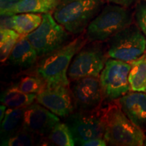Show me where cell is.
Listing matches in <instances>:
<instances>
[{"mask_svg":"<svg viewBox=\"0 0 146 146\" xmlns=\"http://www.w3.org/2000/svg\"><path fill=\"white\" fill-rule=\"evenodd\" d=\"M88 42L85 36L80 35L54 52L41 57L36 73L47 83V87L70 85L68 70L71 62L81 49Z\"/></svg>","mask_w":146,"mask_h":146,"instance_id":"cell-1","label":"cell"},{"mask_svg":"<svg viewBox=\"0 0 146 146\" xmlns=\"http://www.w3.org/2000/svg\"><path fill=\"white\" fill-rule=\"evenodd\" d=\"M104 134L107 143L116 146L144 145V131L127 117L117 102H111L104 110Z\"/></svg>","mask_w":146,"mask_h":146,"instance_id":"cell-2","label":"cell"},{"mask_svg":"<svg viewBox=\"0 0 146 146\" xmlns=\"http://www.w3.org/2000/svg\"><path fill=\"white\" fill-rule=\"evenodd\" d=\"M103 0H60L53 17L71 35H80L100 13Z\"/></svg>","mask_w":146,"mask_h":146,"instance_id":"cell-3","label":"cell"},{"mask_svg":"<svg viewBox=\"0 0 146 146\" xmlns=\"http://www.w3.org/2000/svg\"><path fill=\"white\" fill-rule=\"evenodd\" d=\"M133 19L128 8L108 3L89 23L85 36L88 42L103 43L131 25Z\"/></svg>","mask_w":146,"mask_h":146,"instance_id":"cell-4","label":"cell"},{"mask_svg":"<svg viewBox=\"0 0 146 146\" xmlns=\"http://www.w3.org/2000/svg\"><path fill=\"white\" fill-rule=\"evenodd\" d=\"M146 52V37L136 24L123 29L107 41L106 53L110 58L131 63Z\"/></svg>","mask_w":146,"mask_h":146,"instance_id":"cell-5","label":"cell"},{"mask_svg":"<svg viewBox=\"0 0 146 146\" xmlns=\"http://www.w3.org/2000/svg\"><path fill=\"white\" fill-rule=\"evenodd\" d=\"M109 58L101 42H87L76 53L68 70L70 81L88 76L100 77Z\"/></svg>","mask_w":146,"mask_h":146,"instance_id":"cell-6","label":"cell"},{"mask_svg":"<svg viewBox=\"0 0 146 146\" xmlns=\"http://www.w3.org/2000/svg\"><path fill=\"white\" fill-rule=\"evenodd\" d=\"M42 16L43 20L39 27L25 35L39 58L68 43L71 35L56 21L50 13L43 14Z\"/></svg>","mask_w":146,"mask_h":146,"instance_id":"cell-7","label":"cell"},{"mask_svg":"<svg viewBox=\"0 0 146 146\" xmlns=\"http://www.w3.org/2000/svg\"><path fill=\"white\" fill-rule=\"evenodd\" d=\"M131 63L108 58L100 75L104 101H116L131 91L129 76Z\"/></svg>","mask_w":146,"mask_h":146,"instance_id":"cell-8","label":"cell"},{"mask_svg":"<svg viewBox=\"0 0 146 146\" xmlns=\"http://www.w3.org/2000/svg\"><path fill=\"white\" fill-rule=\"evenodd\" d=\"M104 110H76L66 118L65 123L70 128L75 144L81 145L91 139L104 138Z\"/></svg>","mask_w":146,"mask_h":146,"instance_id":"cell-9","label":"cell"},{"mask_svg":"<svg viewBox=\"0 0 146 146\" xmlns=\"http://www.w3.org/2000/svg\"><path fill=\"white\" fill-rule=\"evenodd\" d=\"M70 87L76 110L93 111L100 109L104 101L100 78L88 76L70 81Z\"/></svg>","mask_w":146,"mask_h":146,"instance_id":"cell-10","label":"cell"},{"mask_svg":"<svg viewBox=\"0 0 146 146\" xmlns=\"http://www.w3.org/2000/svg\"><path fill=\"white\" fill-rule=\"evenodd\" d=\"M36 102L59 117L66 118L76 111L69 86L47 87L36 95Z\"/></svg>","mask_w":146,"mask_h":146,"instance_id":"cell-11","label":"cell"},{"mask_svg":"<svg viewBox=\"0 0 146 146\" xmlns=\"http://www.w3.org/2000/svg\"><path fill=\"white\" fill-rule=\"evenodd\" d=\"M60 122L59 116L37 102L24 108L23 128L36 136L46 137Z\"/></svg>","mask_w":146,"mask_h":146,"instance_id":"cell-12","label":"cell"},{"mask_svg":"<svg viewBox=\"0 0 146 146\" xmlns=\"http://www.w3.org/2000/svg\"><path fill=\"white\" fill-rule=\"evenodd\" d=\"M118 103L131 121L142 131H146V94L129 91L119 98Z\"/></svg>","mask_w":146,"mask_h":146,"instance_id":"cell-13","label":"cell"},{"mask_svg":"<svg viewBox=\"0 0 146 146\" xmlns=\"http://www.w3.org/2000/svg\"><path fill=\"white\" fill-rule=\"evenodd\" d=\"M39 58L37 52L25 35H22L14 45L8 58L10 64L28 68L33 66Z\"/></svg>","mask_w":146,"mask_h":146,"instance_id":"cell-14","label":"cell"},{"mask_svg":"<svg viewBox=\"0 0 146 146\" xmlns=\"http://www.w3.org/2000/svg\"><path fill=\"white\" fill-rule=\"evenodd\" d=\"M60 0H19L8 16L21 13L46 14L53 12Z\"/></svg>","mask_w":146,"mask_h":146,"instance_id":"cell-15","label":"cell"},{"mask_svg":"<svg viewBox=\"0 0 146 146\" xmlns=\"http://www.w3.org/2000/svg\"><path fill=\"white\" fill-rule=\"evenodd\" d=\"M36 94H25L15 85L8 87L1 95V102L11 108H25L34 103Z\"/></svg>","mask_w":146,"mask_h":146,"instance_id":"cell-16","label":"cell"},{"mask_svg":"<svg viewBox=\"0 0 146 146\" xmlns=\"http://www.w3.org/2000/svg\"><path fill=\"white\" fill-rule=\"evenodd\" d=\"M43 16L37 13H21L12 16V29L21 35H27L39 27Z\"/></svg>","mask_w":146,"mask_h":146,"instance_id":"cell-17","label":"cell"},{"mask_svg":"<svg viewBox=\"0 0 146 146\" xmlns=\"http://www.w3.org/2000/svg\"><path fill=\"white\" fill-rule=\"evenodd\" d=\"M129 81L131 91L146 94V54L131 62Z\"/></svg>","mask_w":146,"mask_h":146,"instance_id":"cell-18","label":"cell"},{"mask_svg":"<svg viewBox=\"0 0 146 146\" xmlns=\"http://www.w3.org/2000/svg\"><path fill=\"white\" fill-rule=\"evenodd\" d=\"M24 108L7 109L4 118L1 121V139L10 137L23 127Z\"/></svg>","mask_w":146,"mask_h":146,"instance_id":"cell-19","label":"cell"},{"mask_svg":"<svg viewBox=\"0 0 146 146\" xmlns=\"http://www.w3.org/2000/svg\"><path fill=\"white\" fill-rule=\"evenodd\" d=\"M48 145L45 137H39L32 133L25 130L23 127L8 137L3 139L1 141V145L3 146H27L35 145Z\"/></svg>","mask_w":146,"mask_h":146,"instance_id":"cell-20","label":"cell"},{"mask_svg":"<svg viewBox=\"0 0 146 146\" xmlns=\"http://www.w3.org/2000/svg\"><path fill=\"white\" fill-rule=\"evenodd\" d=\"M49 143L58 146H73L75 145L74 137L66 123H58L45 137Z\"/></svg>","mask_w":146,"mask_h":146,"instance_id":"cell-21","label":"cell"},{"mask_svg":"<svg viewBox=\"0 0 146 146\" xmlns=\"http://www.w3.org/2000/svg\"><path fill=\"white\" fill-rule=\"evenodd\" d=\"M22 35L15 31L14 29H1L0 31V60L5 62L13 50L16 42Z\"/></svg>","mask_w":146,"mask_h":146,"instance_id":"cell-22","label":"cell"},{"mask_svg":"<svg viewBox=\"0 0 146 146\" xmlns=\"http://www.w3.org/2000/svg\"><path fill=\"white\" fill-rule=\"evenodd\" d=\"M14 85L23 92L28 94L37 95L47 88V83L44 79L38 74L37 76H23Z\"/></svg>","mask_w":146,"mask_h":146,"instance_id":"cell-23","label":"cell"},{"mask_svg":"<svg viewBox=\"0 0 146 146\" xmlns=\"http://www.w3.org/2000/svg\"><path fill=\"white\" fill-rule=\"evenodd\" d=\"M133 18L137 26L146 37V1L141 0L137 2Z\"/></svg>","mask_w":146,"mask_h":146,"instance_id":"cell-24","label":"cell"},{"mask_svg":"<svg viewBox=\"0 0 146 146\" xmlns=\"http://www.w3.org/2000/svg\"><path fill=\"white\" fill-rule=\"evenodd\" d=\"M19 0H1L0 12L1 15H8L9 12Z\"/></svg>","mask_w":146,"mask_h":146,"instance_id":"cell-25","label":"cell"},{"mask_svg":"<svg viewBox=\"0 0 146 146\" xmlns=\"http://www.w3.org/2000/svg\"><path fill=\"white\" fill-rule=\"evenodd\" d=\"M81 145L83 146H105L107 145V142L104 138L91 139L84 141Z\"/></svg>","mask_w":146,"mask_h":146,"instance_id":"cell-26","label":"cell"},{"mask_svg":"<svg viewBox=\"0 0 146 146\" xmlns=\"http://www.w3.org/2000/svg\"><path fill=\"white\" fill-rule=\"evenodd\" d=\"M104 1L110 3H114V4L122 5V6L129 8L135 3H136L138 0H104Z\"/></svg>","mask_w":146,"mask_h":146,"instance_id":"cell-27","label":"cell"},{"mask_svg":"<svg viewBox=\"0 0 146 146\" xmlns=\"http://www.w3.org/2000/svg\"><path fill=\"white\" fill-rule=\"evenodd\" d=\"M6 107V106L4 104L1 105V107H0V120H1V121H2L3 118H4L5 112L7 110Z\"/></svg>","mask_w":146,"mask_h":146,"instance_id":"cell-28","label":"cell"},{"mask_svg":"<svg viewBox=\"0 0 146 146\" xmlns=\"http://www.w3.org/2000/svg\"><path fill=\"white\" fill-rule=\"evenodd\" d=\"M143 1H146V0H143Z\"/></svg>","mask_w":146,"mask_h":146,"instance_id":"cell-29","label":"cell"}]
</instances>
